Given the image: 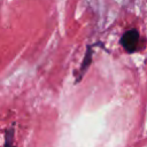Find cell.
Listing matches in <instances>:
<instances>
[{"label":"cell","instance_id":"obj_1","mask_svg":"<svg viewBox=\"0 0 147 147\" xmlns=\"http://www.w3.org/2000/svg\"><path fill=\"white\" fill-rule=\"evenodd\" d=\"M139 41H140V36L136 29L127 30L126 32H124V34L121 38V45L127 53L136 52L138 49Z\"/></svg>","mask_w":147,"mask_h":147},{"label":"cell","instance_id":"obj_3","mask_svg":"<svg viewBox=\"0 0 147 147\" xmlns=\"http://www.w3.org/2000/svg\"><path fill=\"white\" fill-rule=\"evenodd\" d=\"M91 57H92V49L88 47V49H87V52H86V55H85V57H84V61H83V65H82V68H80V76L84 75V71H85L86 67H88V64H90V62H91ZM79 79H80V77H79Z\"/></svg>","mask_w":147,"mask_h":147},{"label":"cell","instance_id":"obj_2","mask_svg":"<svg viewBox=\"0 0 147 147\" xmlns=\"http://www.w3.org/2000/svg\"><path fill=\"white\" fill-rule=\"evenodd\" d=\"M3 147H16L14 140V129H8L5 133V145Z\"/></svg>","mask_w":147,"mask_h":147}]
</instances>
